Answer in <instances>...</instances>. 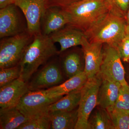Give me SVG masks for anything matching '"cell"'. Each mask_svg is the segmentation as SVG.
I'll use <instances>...</instances> for the list:
<instances>
[{
    "label": "cell",
    "mask_w": 129,
    "mask_h": 129,
    "mask_svg": "<svg viewBox=\"0 0 129 129\" xmlns=\"http://www.w3.org/2000/svg\"><path fill=\"white\" fill-rule=\"evenodd\" d=\"M58 54L55 43L49 36L41 33L35 35L19 64L21 68L20 78L28 83L40 67Z\"/></svg>",
    "instance_id": "1"
},
{
    "label": "cell",
    "mask_w": 129,
    "mask_h": 129,
    "mask_svg": "<svg viewBox=\"0 0 129 129\" xmlns=\"http://www.w3.org/2000/svg\"><path fill=\"white\" fill-rule=\"evenodd\" d=\"M110 8L108 0H81L62 9L68 18L67 25L85 33L106 16Z\"/></svg>",
    "instance_id": "2"
},
{
    "label": "cell",
    "mask_w": 129,
    "mask_h": 129,
    "mask_svg": "<svg viewBox=\"0 0 129 129\" xmlns=\"http://www.w3.org/2000/svg\"><path fill=\"white\" fill-rule=\"evenodd\" d=\"M126 28L124 17L110 8L106 16L84 34L90 42L105 43L116 48L126 37Z\"/></svg>",
    "instance_id": "3"
},
{
    "label": "cell",
    "mask_w": 129,
    "mask_h": 129,
    "mask_svg": "<svg viewBox=\"0 0 129 129\" xmlns=\"http://www.w3.org/2000/svg\"><path fill=\"white\" fill-rule=\"evenodd\" d=\"M34 36L27 30L16 35L2 39L0 43V69L18 65Z\"/></svg>",
    "instance_id": "4"
},
{
    "label": "cell",
    "mask_w": 129,
    "mask_h": 129,
    "mask_svg": "<svg viewBox=\"0 0 129 129\" xmlns=\"http://www.w3.org/2000/svg\"><path fill=\"white\" fill-rule=\"evenodd\" d=\"M102 78L98 74L88 79L81 89V97L78 107V120L75 129H90L91 114L97 106L98 95Z\"/></svg>",
    "instance_id": "5"
},
{
    "label": "cell",
    "mask_w": 129,
    "mask_h": 129,
    "mask_svg": "<svg viewBox=\"0 0 129 129\" xmlns=\"http://www.w3.org/2000/svg\"><path fill=\"white\" fill-rule=\"evenodd\" d=\"M53 58L40 68L31 77L28 83L29 91L47 89L64 82V75L59 61Z\"/></svg>",
    "instance_id": "6"
},
{
    "label": "cell",
    "mask_w": 129,
    "mask_h": 129,
    "mask_svg": "<svg viewBox=\"0 0 129 129\" xmlns=\"http://www.w3.org/2000/svg\"><path fill=\"white\" fill-rule=\"evenodd\" d=\"M62 96L51 94L45 90L29 91L22 98L16 107L29 119L48 112L49 106Z\"/></svg>",
    "instance_id": "7"
},
{
    "label": "cell",
    "mask_w": 129,
    "mask_h": 129,
    "mask_svg": "<svg viewBox=\"0 0 129 129\" xmlns=\"http://www.w3.org/2000/svg\"><path fill=\"white\" fill-rule=\"evenodd\" d=\"M121 59L116 48L108 45L103 52V60L98 74L102 79L118 82L122 85L128 84Z\"/></svg>",
    "instance_id": "8"
},
{
    "label": "cell",
    "mask_w": 129,
    "mask_h": 129,
    "mask_svg": "<svg viewBox=\"0 0 129 129\" xmlns=\"http://www.w3.org/2000/svg\"><path fill=\"white\" fill-rule=\"evenodd\" d=\"M15 5L24 15L28 32L33 36L41 33V21L47 8V0H16Z\"/></svg>",
    "instance_id": "9"
},
{
    "label": "cell",
    "mask_w": 129,
    "mask_h": 129,
    "mask_svg": "<svg viewBox=\"0 0 129 129\" xmlns=\"http://www.w3.org/2000/svg\"><path fill=\"white\" fill-rule=\"evenodd\" d=\"M103 44L90 42L86 36L83 39L81 46L85 60L84 71L88 79L93 78L99 73L103 58Z\"/></svg>",
    "instance_id": "10"
},
{
    "label": "cell",
    "mask_w": 129,
    "mask_h": 129,
    "mask_svg": "<svg viewBox=\"0 0 129 129\" xmlns=\"http://www.w3.org/2000/svg\"><path fill=\"white\" fill-rule=\"evenodd\" d=\"M15 4L0 9V38L13 36L27 30L24 29Z\"/></svg>",
    "instance_id": "11"
},
{
    "label": "cell",
    "mask_w": 129,
    "mask_h": 129,
    "mask_svg": "<svg viewBox=\"0 0 129 129\" xmlns=\"http://www.w3.org/2000/svg\"><path fill=\"white\" fill-rule=\"evenodd\" d=\"M29 91L27 83L19 78L0 88L1 108L15 107Z\"/></svg>",
    "instance_id": "12"
},
{
    "label": "cell",
    "mask_w": 129,
    "mask_h": 129,
    "mask_svg": "<svg viewBox=\"0 0 129 129\" xmlns=\"http://www.w3.org/2000/svg\"><path fill=\"white\" fill-rule=\"evenodd\" d=\"M68 24L67 16L62 8L56 7L47 8L42 18L41 33L50 36Z\"/></svg>",
    "instance_id": "13"
},
{
    "label": "cell",
    "mask_w": 129,
    "mask_h": 129,
    "mask_svg": "<svg viewBox=\"0 0 129 129\" xmlns=\"http://www.w3.org/2000/svg\"><path fill=\"white\" fill-rule=\"evenodd\" d=\"M49 36L54 43L60 44L59 54L70 48L81 45L85 35L83 31L67 25Z\"/></svg>",
    "instance_id": "14"
},
{
    "label": "cell",
    "mask_w": 129,
    "mask_h": 129,
    "mask_svg": "<svg viewBox=\"0 0 129 129\" xmlns=\"http://www.w3.org/2000/svg\"><path fill=\"white\" fill-rule=\"evenodd\" d=\"M122 85L120 83L102 79L98 95L97 106L107 109L114 105Z\"/></svg>",
    "instance_id": "15"
},
{
    "label": "cell",
    "mask_w": 129,
    "mask_h": 129,
    "mask_svg": "<svg viewBox=\"0 0 129 129\" xmlns=\"http://www.w3.org/2000/svg\"><path fill=\"white\" fill-rule=\"evenodd\" d=\"M88 80L84 71L68 79L59 85L45 90L54 95L63 96L71 92L81 89Z\"/></svg>",
    "instance_id": "16"
},
{
    "label": "cell",
    "mask_w": 129,
    "mask_h": 129,
    "mask_svg": "<svg viewBox=\"0 0 129 129\" xmlns=\"http://www.w3.org/2000/svg\"><path fill=\"white\" fill-rule=\"evenodd\" d=\"M59 61L63 73L68 79L84 71L82 57L78 51L61 54Z\"/></svg>",
    "instance_id": "17"
},
{
    "label": "cell",
    "mask_w": 129,
    "mask_h": 129,
    "mask_svg": "<svg viewBox=\"0 0 129 129\" xmlns=\"http://www.w3.org/2000/svg\"><path fill=\"white\" fill-rule=\"evenodd\" d=\"M51 129H75L78 118V108L70 111L49 112Z\"/></svg>",
    "instance_id": "18"
},
{
    "label": "cell",
    "mask_w": 129,
    "mask_h": 129,
    "mask_svg": "<svg viewBox=\"0 0 129 129\" xmlns=\"http://www.w3.org/2000/svg\"><path fill=\"white\" fill-rule=\"evenodd\" d=\"M29 119L16 107L0 108L1 129H18Z\"/></svg>",
    "instance_id": "19"
},
{
    "label": "cell",
    "mask_w": 129,
    "mask_h": 129,
    "mask_svg": "<svg viewBox=\"0 0 129 129\" xmlns=\"http://www.w3.org/2000/svg\"><path fill=\"white\" fill-rule=\"evenodd\" d=\"M81 97V89L70 93L50 105L48 111V112L73 111L78 107Z\"/></svg>",
    "instance_id": "20"
},
{
    "label": "cell",
    "mask_w": 129,
    "mask_h": 129,
    "mask_svg": "<svg viewBox=\"0 0 129 129\" xmlns=\"http://www.w3.org/2000/svg\"><path fill=\"white\" fill-rule=\"evenodd\" d=\"M90 118V129H114L108 111L99 107Z\"/></svg>",
    "instance_id": "21"
},
{
    "label": "cell",
    "mask_w": 129,
    "mask_h": 129,
    "mask_svg": "<svg viewBox=\"0 0 129 129\" xmlns=\"http://www.w3.org/2000/svg\"><path fill=\"white\" fill-rule=\"evenodd\" d=\"M114 129H129V110L112 107L107 109Z\"/></svg>",
    "instance_id": "22"
},
{
    "label": "cell",
    "mask_w": 129,
    "mask_h": 129,
    "mask_svg": "<svg viewBox=\"0 0 129 129\" xmlns=\"http://www.w3.org/2000/svg\"><path fill=\"white\" fill-rule=\"evenodd\" d=\"M51 127L48 111L29 119L18 129H50Z\"/></svg>",
    "instance_id": "23"
},
{
    "label": "cell",
    "mask_w": 129,
    "mask_h": 129,
    "mask_svg": "<svg viewBox=\"0 0 129 129\" xmlns=\"http://www.w3.org/2000/svg\"><path fill=\"white\" fill-rule=\"evenodd\" d=\"M20 76L21 68L19 64L15 67L1 69L0 88L19 78Z\"/></svg>",
    "instance_id": "24"
},
{
    "label": "cell",
    "mask_w": 129,
    "mask_h": 129,
    "mask_svg": "<svg viewBox=\"0 0 129 129\" xmlns=\"http://www.w3.org/2000/svg\"><path fill=\"white\" fill-rule=\"evenodd\" d=\"M115 108L129 110V85H122L118 99L113 106Z\"/></svg>",
    "instance_id": "25"
},
{
    "label": "cell",
    "mask_w": 129,
    "mask_h": 129,
    "mask_svg": "<svg viewBox=\"0 0 129 129\" xmlns=\"http://www.w3.org/2000/svg\"><path fill=\"white\" fill-rule=\"evenodd\" d=\"M111 9L123 17H125L129 7V0H108Z\"/></svg>",
    "instance_id": "26"
},
{
    "label": "cell",
    "mask_w": 129,
    "mask_h": 129,
    "mask_svg": "<svg viewBox=\"0 0 129 129\" xmlns=\"http://www.w3.org/2000/svg\"><path fill=\"white\" fill-rule=\"evenodd\" d=\"M121 59L128 62L129 58V39L125 37L116 48Z\"/></svg>",
    "instance_id": "27"
},
{
    "label": "cell",
    "mask_w": 129,
    "mask_h": 129,
    "mask_svg": "<svg viewBox=\"0 0 129 129\" xmlns=\"http://www.w3.org/2000/svg\"><path fill=\"white\" fill-rule=\"evenodd\" d=\"M81 0H47V8L56 7L66 8Z\"/></svg>",
    "instance_id": "28"
},
{
    "label": "cell",
    "mask_w": 129,
    "mask_h": 129,
    "mask_svg": "<svg viewBox=\"0 0 129 129\" xmlns=\"http://www.w3.org/2000/svg\"><path fill=\"white\" fill-rule=\"evenodd\" d=\"M16 0H0V9L5 8L8 6L15 3Z\"/></svg>",
    "instance_id": "29"
},
{
    "label": "cell",
    "mask_w": 129,
    "mask_h": 129,
    "mask_svg": "<svg viewBox=\"0 0 129 129\" xmlns=\"http://www.w3.org/2000/svg\"><path fill=\"white\" fill-rule=\"evenodd\" d=\"M126 24H127V28L126 29H129V7L128 11L127 12L125 17Z\"/></svg>",
    "instance_id": "30"
},
{
    "label": "cell",
    "mask_w": 129,
    "mask_h": 129,
    "mask_svg": "<svg viewBox=\"0 0 129 129\" xmlns=\"http://www.w3.org/2000/svg\"><path fill=\"white\" fill-rule=\"evenodd\" d=\"M126 37L129 39V29H126Z\"/></svg>",
    "instance_id": "31"
},
{
    "label": "cell",
    "mask_w": 129,
    "mask_h": 129,
    "mask_svg": "<svg viewBox=\"0 0 129 129\" xmlns=\"http://www.w3.org/2000/svg\"><path fill=\"white\" fill-rule=\"evenodd\" d=\"M128 62H129V58H128Z\"/></svg>",
    "instance_id": "32"
},
{
    "label": "cell",
    "mask_w": 129,
    "mask_h": 129,
    "mask_svg": "<svg viewBox=\"0 0 129 129\" xmlns=\"http://www.w3.org/2000/svg\"></svg>",
    "instance_id": "33"
}]
</instances>
